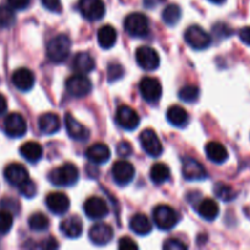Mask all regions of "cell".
<instances>
[{
    "mask_svg": "<svg viewBox=\"0 0 250 250\" xmlns=\"http://www.w3.org/2000/svg\"><path fill=\"white\" fill-rule=\"evenodd\" d=\"M51 185L58 186V187H71L77 183L80 178V171L77 166L71 163H66L59 167L50 171L48 176Z\"/></svg>",
    "mask_w": 250,
    "mask_h": 250,
    "instance_id": "1",
    "label": "cell"
},
{
    "mask_svg": "<svg viewBox=\"0 0 250 250\" xmlns=\"http://www.w3.org/2000/svg\"><path fill=\"white\" fill-rule=\"evenodd\" d=\"M71 51V39L66 34H59L51 38L46 45V55L55 63L63 62Z\"/></svg>",
    "mask_w": 250,
    "mask_h": 250,
    "instance_id": "2",
    "label": "cell"
},
{
    "mask_svg": "<svg viewBox=\"0 0 250 250\" xmlns=\"http://www.w3.org/2000/svg\"><path fill=\"white\" fill-rule=\"evenodd\" d=\"M154 224L161 231H170L177 226L181 220V215L173 208L168 205H158L153 210Z\"/></svg>",
    "mask_w": 250,
    "mask_h": 250,
    "instance_id": "3",
    "label": "cell"
},
{
    "mask_svg": "<svg viewBox=\"0 0 250 250\" xmlns=\"http://www.w3.org/2000/svg\"><path fill=\"white\" fill-rule=\"evenodd\" d=\"M125 31L132 37L143 38L149 34V20L142 12H133L125 19Z\"/></svg>",
    "mask_w": 250,
    "mask_h": 250,
    "instance_id": "4",
    "label": "cell"
},
{
    "mask_svg": "<svg viewBox=\"0 0 250 250\" xmlns=\"http://www.w3.org/2000/svg\"><path fill=\"white\" fill-rule=\"evenodd\" d=\"M185 41L190 48L195 50L207 49L211 44V36L200 26H190L185 32Z\"/></svg>",
    "mask_w": 250,
    "mask_h": 250,
    "instance_id": "5",
    "label": "cell"
},
{
    "mask_svg": "<svg viewBox=\"0 0 250 250\" xmlns=\"http://www.w3.org/2000/svg\"><path fill=\"white\" fill-rule=\"evenodd\" d=\"M92 81L85 75H81V73H76L66 81V89L75 98L87 97L92 92Z\"/></svg>",
    "mask_w": 250,
    "mask_h": 250,
    "instance_id": "6",
    "label": "cell"
},
{
    "mask_svg": "<svg viewBox=\"0 0 250 250\" xmlns=\"http://www.w3.org/2000/svg\"><path fill=\"white\" fill-rule=\"evenodd\" d=\"M139 92L142 98L149 104H156L163 95L160 81L154 77H144L139 83Z\"/></svg>",
    "mask_w": 250,
    "mask_h": 250,
    "instance_id": "7",
    "label": "cell"
},
{
    "mask_svg": "<svg viewBox=\"0 0 250 250\" xmlns=\"http://www.w3.org/2000/svg\"><path fill=\"white\" fill-rule=\"evenodd\" d=\"M139 142H141L142 149L149 156L158 158V156H160L163 154V144H161L160 138H159V136L156 134V132L154 129H144L141 133V136H139Z\"/></svg>",
    "mask_w": 250,
    "mask_h": 250,
    "instance_id": "8",
    "label": "cell"
},
{
    "mask_svg": "<svg viewBox=\"0 0 250 250\" xmlns=\"http://www.w3.org/2000/svg\"><path fill=\"white\" fill-rule=\"evenodd\" d=\"M136 61L143 70L154 71L160 65V56L151 46H139L136 50Z\"/></svg>",
    "mask_w": 250,
    "mask_h": 250,
    "instance_id": "9",
    "label": "cell"
},
{
    "mask_svg": "<svg viewBox=\"0 0 250 250\" xmlns=\"http://www.w3.org/2000/svg\"><path fill=\"white\" fill-rule=\"evenodd\" d=\"M78 10H80L81 15L88 21L102 20L106 11L103 0H80Z\"/></svg>",
    "mask_w": 250,
    "mask_h": 250,
    "instance_id": "10",
    "label": "cell"
},
{
    "mask_svg": "<svg viewBox=\"0 0 250 250\" xmlns=\"http://www.w3.org/2000/svg\"><path fill=\"white\" fill-rule=\"evenodd\" d=\"M111 175L115 183L124 187V186L129 185L133 181L136 170H134V166L131 163L126 160H120L112 165Z\"/></svg>",
    "mask_w": 250,
    "mask_h": 250,
    "instance_id": "11",
    "label": "cell"
},
{
    "mask_svg": "<svg viewBox=\"0 0 250 250\" xmlns=\"http://www.w3.org/2000/svg\"><path fill=\"white\" fill-rule=\"evenodd\" d=\"M4 131L11 138L23 137L27 132L26 120L19 112H11L4 119Z\"/></svg>",
    "mask_w": 250,
    "mask_h": 250,
    "instance_id": "12",
    "label": "cell"
},
{
    "mask_svg": "<svg viewBox=\"0 0 250 250\" xmlns=\"http://www.w3.org/2000/svg\"><path fill=\"white\" fill-rule=\"evenodd\" d=\"M84 214L90 220H103L109 214V207L107 203L100 197H90L88 198L83 205Z\"/></svg>",
    "mask_w": 250,
    "mask_h": 250,
    "instance_id": "13",
    "label": "cell"
},
{
    "mask_svg": "<svg viewBox=\"0 0 250 250\" xmlns=\"http://www.w3.org/2000/svg\"><path fill=\"white\" fill-rule=\"evenodd\" d=\"M116 122L127 131H133L139 126L141 117L134 109L128 105H120L116 110Z\"/></svg>",
    "mask_w": 250,
    "mask_h": 250,
    "instance_id": "14",
    "label": "cell"
},
{
    "mask_svg": "<svg viewBox=\"0 0 250 250\" xmlns=\"http://www.w3.org/2000/svg\"><path fill=\"white\" fill-rule=\"evenodd\" d=\"M182 175L186 180L190 181V182L203 181L208 177L207 170H205L204 166L193 158L183 159Z\"/></svg>",
    "mask_w": 250,
    "mask_h": 250,
    "instance_id": "15",
    "label": "cell"
},
{
    "mask_svg": "<svg viewBox=\"0 0 250 250\" xmlns=\"http://www.w3.org/2000/svg\"><path fill=\"white\" fill-rule=\"evenodd\" d=\"M4 177L10 185L17 188L21 185H23L26 181L29 180V175L27 168L19 163L9 164L4 170Z\"/></svg>",
    "mask_w": 250,
    "mask_h": 250,
    "instance_id": "16",
    "label": "cell"
},
{
    "mask_svg": "<svg viewBox=\"0 0 250 250\" xmlns=\"http://www.w3.org/2000/svg\"><path fill=\"white\" fill-rule=\"evenodd\" d=\"M89 239L95 246H106L114 238V229L110 225L99 222L89 229Z\"/></svg>",
    "mask_w": 250,
    "mask_h": 250,
    "instance_id": "17",
    "label": "cell"
},
{
    "mask_svg": "<svg viewBox=\"0 0 250 250\" xmlns=\"http://www.w3.org/2000/svg\"><path fill=\"white\" fill-rule=\"evenodd\" d=\"M65 126L67 134L76 142H87L89 139V129L77 121L70 112L65 115Z\"/></svg>",
    "mask_w": 250,
    "mask_h": 250,
    "instance_id": "18",
    "label": "cell"
},
{
    "mask_svg": "<svg viewBox=\"0 0 250 250\" xmlns=\"http://www.w3.org/2000/svg\"><path fill=\"white\" fill-rule=\"evenodd\" d=\"M46 208L54 215H63L70 209V199L61 192H53L45 198Z\"/></svg>",
    "mask_w": 250,
    "mask_h": 250,
    "instance_id": "19",
    "label": "cell"
},
{
    "mask_svg": "<svg viewBox=\"0 0 250 250\" xmlns=\"http://www.w3.org/2000/svg\"><path fill=\"white\" fill-rule=\"evenodd\" d=\"M12 83L15 87L21 92H28L33 88L34 82H36V77H34L33 72L26 67H20L14 71L11 77Z\"/></svg>",
    "mask_w": 250,
    "mask_h": 250,
    "instance_id": "20",
    "label": "cell"
},
{
    "mask_svg": "<svg viewBox=\"0 0 250 250\" xmlns=\"http://www.w3.org/2000/svg\"><path fill=\"white\" fill-rule=\"evenodd\" d=\"M85 156L90 163L95 164V165H102L105 164L111 156V151L110 148L104 143H95L88 146L85 150Z\"/></svg>",
    "mask_w": 250,
    "mask_h": 250,
    "instance_id": "21",
    "label": "cell"
},
{
    "mask_svg": "<svg viewBox=\"0 0 250 250\" xmlns=\"http://www.w3.org/2000/svg\"><path fill=\"white\" fill-rule=\"evenodd\" d=\"M61 121L60 117L54 112H45L41 115L38 119V128L44 134H55L60 131Z\"/></svg>",
    "mask_w": 250,
    "mask_h": 250,
    "instance_id": "22",
    "label": "cell"
},
{
    "mask_svg": "<svg viewBox=\"0 0 250 250\" xmlns=\"http://www.w3.org/2000/svg\"><path fill=\"white\" fill-rule=\"evenodd\" d=\"M60 231L65 237L70 239H76L81 237L83 232L82 220L78 216H70L60 224Z\"/></svg>",
    "mask_w": 250,
    "mask_h": 250,
    "instance_id": "23",
    "label": "cell"
},
{
    "mask_svg": "<svg viewBox=\"0 0 250 250\" xmlns=\"http://www.w3.org/2000/svg\"><path fill=\"white\" fill-rule=\"evenodd\" d=\"M72 70L76 73H81V75H88L92 72L95 67V61L92 58V55L88 53H77L72 60V65H71Z\"/></svg>",
    "mask_w": 250,
    "mask_h": 250,
    "instance_id": "24",
    "label": "cell"
},
{
    "mask_svg": "<svg viewBox=\"0 0 250 250\" xmlns=\"http://www.w3.org/2000/svg\"><path fill=\"white\" fill-rule=\"evenodd\" d=\"M205 154L208 159L215 164H224L229 159V151L226 146L220 142H209L205 146Z\"/></svg>",
    "mask_w": 250,
    "mask_h": 250,
    "instance_id": "25",
    "label": "cell"
},
{
    "mask_svg": "<svg viewBox=\"0 0 250 250\" xmlns=\"http://www.w3.org/2000/svg\"><path fill=\"white\" fill-rule=\"evenodd\" d=\"M197 211L202 219L207 221H214L220 214V207L214 199L211 198H205L199 203L197 208Z\"/></svg>",
    "mask_w": 250,
    "mask_h": 250,
    "instance_id": "26",
    "label": "cell"
},
{
    "mask_svg": "<svg viewBox=\"0 0 250 250\" xmlns=\"http://www.w3.org/2000/svg\"><path fill=\"white\" fill-rule=\"evenodd\" d=\"M166 117L172 126L180 127V128H183L189 124V114L180 105H172L168 107Z\"/></svg>",
    "mask_w": 250,
    "mask_h": 250,
    "instance_id": "27",
    "label": "cell"
},
{
    "mask_svg": "<svg viewBox=\"0 0 250 250\" xmlns=\"http://www.w3.org/2000/svg\"><path fill=\"white\" fill-rule=\"evenodd\" d=\"M20 154L26 161L32 164L38 163L43 156V148L37 142H26L20 146Z\"/></svg>",
    "mask_w": 250,
    "mask_h": 250,
    "instance_id": "28",
    "label": "cell"
},
{
    "mask_svg": "<svg viewBox=\"0 0 250 250\" xmlns=\"http://www.w3.org/2000/svg\"><path fill=\"white\" fill-rule=\"evenodd\" d=\"M129 229L138 236H146L153 229V224L148 219V216L143 214H137L129 221Z\"/></svg>",
    "mask_w": 250,
    "mask_h": 250,
    "instance_id": "29",
    "label": "cell"
},
{
    "mask_svg": "<svg viewBox=\"0 0 250 250\" xmlns=\"http://www.w3.org/2000/svg\"><path fill=\"white\" fill-rule=\"evenodd\" d=\"M98 43L103 49H110L115 45L117 41V32L110 24H105V26L100 27L97 34Z\"/></svg>",
    "mask_w": 250,
    "mask_h": 250,
    "instance_id": "30",
    "label": "cell"
},
{
    "mask_svg": "<svg viewBox=\"0 0 250 250\" xmlns=\"http://www.w3.org/2000/svg\"><path fill=\"white\" fill-rule=\"evenodd\" d=\"M171 177V170L166 164L156 163L150 168V180L155 185H163Z\"/></svg>",
    "mask_w": 250,
    "mask_h": 250,
    "instance_id": "31",
    "label": "cell"
},
{
    "mask_svg": "<svg viewBox=\"0 0 250 250\" xmlns=\"http://www.w3.org/2000/svg\"><path fill=\"white\" fill-rule=\"evenodd\" d=\"M182 17V10L178 5L170 4L164 9L163 20L167 26H176Z\"/></svg>",
    "mask_w": 250,
    "mask_h": 250,
    "instance_id": "32",
    "label": "cell"
},
{
    "mask_svg": "<svg viewBox=\"0 0 250 250\" xmlns=\"http://www.w3.org/2000/svg\"><path fill=\"white\" fill-rule=\"evenodd\" d=\"M200 89L194 84H187L178 92V98L187 104H194L199 100Z\"/></svg>",
    "mask_w": 250,
    "mask_h": 250,
    "instance_id": "33",
    "label": "cell"
},
{
    "mask_svg": "<svg viewBox=\"0 0 250 250\" xmlns=\"http://www.w3.org/2000/svg\"><path fill=\"white\" fill-rule=\"evenodd\" d=\"M49 219L42 212H34L29 216L28 219V226L32 231L34 232H43L49 229Z\"/></svg>",
    "mask_w": 250,
    "mask_h": 250,
    "instance_id": "34",
    "label": "cell"
},
{
    "mask_svg": "<svg viewBox=\"0 0 250 250\" xmlns=\"http://www.w3.org/2000/svg\"><path fill=\"white\" fill-rule=\"evenodd\" d=\"M15 9L11 6L0 5V28H10L16 22V15L14 12Z\"/></svg>",
    "mask_w": 250,
    "mask_h": 250,
    "instance_id": "35",
    "label": "cell"
},
{
    "mask_svg": "<svg viewBox=\"0 0 250 250\" xmlns=\"http://www.w3.org/2000/svg\"><path fill=\"white\" fill-rule=\"evenodd\" d=\"M214 192L219 199L224 200V202H232L234 198L237 197V193L234 192L233 188L229 186L224 185V183H217L214 187Z\"/></svg>",
    "mask_w": 250,
    "mask_h": 250,
    "instance_id": "36",
    "label": "cell"
},
{
    "mask_svg": "<svg viewBox=\"0 0 250 250\" xmlns=\"http://www.w3.org/2000/svg\"><path fill=\"white\" fill-rule=\"evenodd\" d=\"M14 224V217L12 214L7 210H0V234L9 233Z\"/></svg>",
    "mask_w": 250,
    "mask_h": 250,
    "instance_id": "37",
    "label": "cell"
},
{
    "mask_svg": "<svg viewBox=\"0 0 250 250\" xmlns=\"http://www.w3.org/2000/svg\"><path fill=\"white\" fill-rule=\"evenodd\" d=\"M125 70L120 63L111 62L107 67V80L109 82H115V81H119L120 78L124 77Z\"/></svg>",
    "mask_w": 250,
    "mask_h": 250,
    "instance_id": "38",
    "label": "cell"
},
{
    "mask_svg": "<svg viewBox=\"0 0 250 250\" xmlns=\"http://www.w3.org/2000/svg\"><path fill=\"white\" fill-rule=\"evenodd\" d=\"M19 189L20 193H21L24 198H28V199H31V198H33L34 195L37 194V186L31 178H29L28 181H26L23 185L20 186Z\"/></svg>",
    "mask_w": 250,
    "mask_h": 250,
    "instance_id": "39",
    "label": "cell"
},
{
    "mask_svg": "<svg viewBox=\"0 0 250 250\" xmlns=\"http://www.w3.org/2000/svg\"><path fill=\"white\" fill-rule=\"evenodd\" d=\"M0 207L4 208V210H7V211L15 212V214H17L20 210L19 203H17V200L12 199V198H5V199H2L1 203H0Z\"/></svg>",
    "mask_w": 250,
    "mask_h": 250,
    "instance_id": "40",
    "label": "cell"
},
{
    "mask_svg": "<svg viewBox=\"0 0 250 250\" xmlns=\"http://www.w3.org/2000/svg\"><path fill=\"white\" fill-rule=\"evenodd\" d=\"M188 247L177 238H170L164 243V249L167 250H185Z\"/></svg>",
    "mask_w": 250,
    "mask_h": 250,
    "instance_id": "41",
    "label": "cell"
},
{
    "mask_svg": "<svg viewBox=\"0 0 250 250\" xmlns=\"http://www.w3.org/2000/svg\"><path fill=\"white\" fill-rule=\"evenodd\" d=\"M42 4L45 9L51 12H60L61 11V0H42Z\"/></svg>",
    "mask_w": 250,
    "mask_h": 250,
    "instance_id": "42",
    "label": "cell"
},
{
    "mask_svg": "<svg viewBox=\"0 0 250 250\" xmlns=\"http://www.w3.org/2000/svg\"><path fill=\"white\" fill-rule=\"evenodd\" d=\"M119 249H138V244L129 237H122L119 241Z\"/></svg>",
    "mask_w": 250,
    "mask_h": 250,
    "instance_id": "43",
    "label": "cell"
},
{
    "mask_svg": "<svg viewBox=\"0 0 250 250\" xmlns=\"http://www.w3.org/2000/svg\"><path fill=\"white\" fill-rule=\"evenodd\" d=\"M132 151H133V149H132V146L128 142H121L117 146V153H119L120 156L126 158V156L132 155Z\"/></svg>",
    "mask_w": 250,
    "mask_h": 250,
    "instance_id": "44",
    "label": "cell"
},
{
    "mask_svg": "<svg viewBox=\"0 0 250 250\" xmlns=\"http://www.w3.org/2000/svg\"><path fill=\"white\" fill-rule=\"evenodd\" d=\"M10 6L15 10H24L28 7L31 0H7Z\"/></svg>",
    "mask_w": 250,
    "mask_h": 250,
    "instance_id": "45",
    "label": "cell"
},
{
    "mask_svg": "<svg viewBox=\"0 0 250 250\" xmlns=\"http://www.w3.org/2000/svg\"><path fill=\"white\" fill-rule=\"evenodd\" d=\"M239 39L243 42L244 44L250 46V26L248 27H244L239 31Z\"/></svg>",
    "mask_w": 250,
    "mask_h": 250,
    "instance_id": "46",
    "label": "cell"
},
{
    "mask_svg": "<svg viewBox=\"0 0 250 250\" xmlns=\"http://www.w3.org/2000/svg\"><path fill=\"white\" fill-rule=\"evenodd\" d=\"M7 109V102L2 94H0V115L4 114Z\"/></svg>",
    "mask_w": 250,
    "mask_h": 250,
    "instance_id": "47",
    "label": "cell"
},
{
    "mask_svg": "<svg viewBox=\"0 0 250 250\" xmlns=\"http://www.w3.org/2000/svg\"><path fill=\"white\" fill-rule=\"evenodd\" d=\"M209 1L215 2V4H222V2H224L225 0H209Z\"/></svg>",
    "mask_w": 250,
    "mask_h": 250,
    "instance_id": "48",
    "label": "cell"
}]
</instances>
